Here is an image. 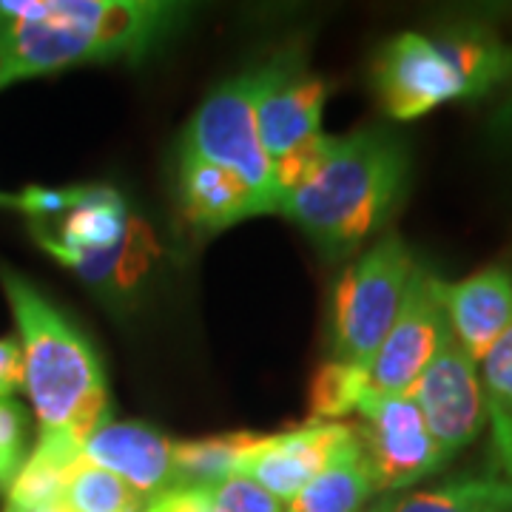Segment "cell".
Masks as SVG:
<instances>
[{
  "mask_svg": "<svg viewBox=\"0 0 512 512\" xmlns=\"http://www.w3.org/2000/svg\"><path fill=\"white\" fill-rule=\"evenodd\" d=\"M183 15L185 6L157 0L0 3V89L83 63L140 60Z\"/></svg>",
  "mask_w": 512,
  "mask_h": 512,
  "instance_id": "obj_1",
  "label": "cell"
},
{
  "mask_svg": "<svg viewBox=\"0 0 512 512\" xmlns=\"http://www.w3.org/2000/svg\"><path fill=\"white\" fill-rule=\"evenodd\" d=\"M410 183V151L387 128L328 137L311 177L279 200L276 217L293 222L325 259L365 248L399 211Z\"/></svg>",
  "mask_w": 512,
  "mask_h": 512,
  "instance_id": "obj_2",
  "label": "cell"
},
{
  "mask_svg": "<svg viewBox=\"0 0 512 512\" xmlns=\"http://www.w3.org/2000/svg\"><path fill=\"white\" fill-rule=\"evenodd\" d=\"M23 350V387L37 416V447L80 461L109 421V384L89 339L18 271L0 265Z\"/></svg>",
  "mask_w": 512,
  "mask_h": 512,
  "instance_id": "obj_3",
  "label": "cell"
},
{
  "mask_svg": "<svg viewBox=\"0 0 512 512\" xmlns=\"http://www.w3.org/2000/svg\"><path fill=\"white\" fill-rule=\"evenodd\" d=\"M512 77V46L484 23L439 35L390 37L373 63V89L387 117L407 123L458 100H481Z\"/></svg>",
  "mask_w": 512,
  "mask_h": 512,
  "instance_id": "obj_4",
  "label": "cell"
},
{
  "mask_svg": "<svg viewBox=\"0 0 512 512\" xmlns=\"http://www.w3.org/2000/svg\"><path fill=\"white\" fill-rule=\"evenodd\" d=\"M416 259L399 234L370 245L342 271L333 293L330 342L333 359L370 370L393 328Z\"/></svg>",
  "mask_w": 512,
  "mask_h": 512,
  "instance_id": "obj_5",
  "label": "cell"
},
{
  "mask_svg": "<svg viewBox=\"0 0 512 512\" xmlns=\"http://www.w3.org/2000/svg\"><path fill=\"white\" fill-rule=\"evenodd\" d=\"M208 163L239 174L254 188L262 202L276 214L274 165L262 146L254 109V72L225 80L205 97L194 120L188 123L183 148Z\"/></svg>",
  "mask_w": 512,
  "mask_h": 512,
  "instance_id": "obj_6",
  "label": "cell"
},
{
  "mask_svg": "<svg viewBox=\"0 0 512 512\" xmlns=\"http://www.w3.org/2000/svg\"><path fill=\"white\" fill-rule=\"evenodd\" d=\"M353 427L376 493L407 490L447 464L433 441L419 404L407 393H367Z\"/></svg>",
  "mask_w": 512,
  "mask_h": 512,
  "instance_id": "obj_7",
  "label": "cell"
},
{
  "mask_svg": "<svg viewBox=\"0 0 512 512\" xmlns=\"http://www.w3.org/2000/svg\"><path fill=\"white\" fill-rule=\"evenodd\" d=\"M450 333L453 330L441 299V279L427 265L416 262L399 316L367 370L370 393H410Z\"/></svg>",
  "mask_w": 512,
  "mask_h": 512,
  "instance_id": "obj_8",
  "label": "cell"
},
{
  "mask_svg": "<svg viewBox=\"0 0 512 512\" xmlns=\"http://www.w3.org/2000/svg\"><path fill=\"white\" fill-rule=\"evenodd\" d=\"M407 396L419 404L427 430L447 461L470 447L490 424V402L478 362L453 333Z\"/></svg>",
  "mask_w": 512,
  "mask_h": 512,
  "instance_id": "obj_9",
  "label": "cell"
},
{
  "mask_svg": "<svg viewBox=\"0 0 512 512\" xmlns=\"http://www.w3.org/2000/svg\"><path fill=\"white\" fill-rule=\"evenodd\" d=\"M328 83L313 74L299 49H282L254 69V109L259 137L271 163L322 134Z\"/></svg>",
  "mask_w": 512,
  "mask_h": 512,
  "instance_id": "obj_10",
  "label": "cell"
},
{
  "mask_svg": "<svg viewBox=\"0 0 512 512\" xmlns=\"http://www.w3.org/2000/svg\"><path fill=\"white\" fill-rule=\"evenodd\" d=\"M353 441V427L345 421H308L279 436H262L242 461L239 476H248L276 501L288 504Z\"/></svg>",
  "mask_w": 512,
  "mask_h": 512,
  "instance_id": "obj_11",
  "label": "cell"
},
{
  "mask_svg": "<svg viewBox=\"0 0 512 512\" xmlns=\"http://www.w3.org/2000/svg\"><path fill=\"white\" fill-rule=\"evenodd\" d=\"M80 461L109 470L148 501L177 487L174 441L140 421H106L86 441Z\"/></svg>",
  "mask_w": 512,
  "mask_h": 512,
  "instance_id": "obj_12",
  "label": "cell"
},
{
  "mask_svg": "<svg viewBox=\"0 0 512 512\" xmlns=\"http://www.w3.org/2000/svg\"><path fill=\"white\" fill-rule=\"evenodd\" d=\"M441 299L456 342L478 365L512 325V268L487 265L458 282H441Z\"/></svg>",
  "mask_w": 512,
  "mask_h": 512,
  "instance_id": "obj_13",
  "label": "cell"
},
{
  "mask_svg": "<svg viewBox=\"0 0 512 512\" xmlns=\"http://www.w3.org/2000/svg\"><path fill=\"white\" fill-rule=\"evenodd\" d=\"M126 200L109 185H77L72 208L49 225H32L35 239L55 256L69 262L72 256L103 254L117 248L131 228Z\"/></svg>",
  "mask_w": 512,
  "mask_h": 512,
  "instance_id": "obj_14",
  "label": "cell"
},
{
  "mask_svg": "<svg viewBox=\"0 0 512 512\" xmlns=\"http://www.w3.org/2000/svg\"><path fill=\"white\" fill-rule=\"evenodd\" d=\"M177 188L185 217L202 231H222L251 217L271 214V208L239 174L191 151H180Z\"/></svg>",
  "mask_w": 512,
  "mask_h": 512,
  "instance_id": "obj_15",
  "label": "cell"
},
{
  "mask_svg": "<svg viewBox=\"0 0 512 512\" xmlns=\"http://www.w3.org/2000/svg\"><path fill=\"white\" fill-rule=\"evenodd\" d=\"M384 512H512V478L456 476L384 501Z\"/></svg>",
  "mask_w": 512,
  "mask_h": 512,
  "instance_id": "obj_16",
  "label": "cell"
},
{
  "mask_svg": "<svg viewBox=\"0 0 512 512\" xmlns=\"http://www.w3.org/2000/svg\"><path fill=\"white\" fill-rule=\"evenodd\" d=\"M373 493L376 487L367 473L359 441H353L322 476L313 478L302 493L285 504V512H359Z\"/></svg>",
  "mask_w": 512,
  "mask_h": 512,
  "instance_id": "obj_17",
  "label": "cell"
},
{
  "mask_svg": "<svg viewBox=\"0 0 512 512\" xmlns=\"http://www.w3.org/2000/svg\"><path fill=\"white\" fill-rule=\"evenodd\" d=\"M262 436L254 433H225L208 439L174 441V473L177 487L214 484L222 478L239 476L245 456L254 450Z\"/></svg>",
  "mask_w": 512,
  "mask_h": 512,
  "instance_id": "obj_18",
  "label": "cell"
},
{
  "mask_svg": "<svg viewBox=\"0 0 512 512\" xmlns=\"http://www.w3.org/2000/svg\"><path fill=\"white\" fill-rule=\"evenodd\" d=\"M77 461H69L55 450L35 447L20 473L6 490L3 512H40L63 498L66 481Z\"/></svg>",
  "mask_w": 512,
  "mask_h": 512,
  "instance_id": "obj_19",
  "label": "cell"
},
{
  "mask_svg": "<svg viewBox=\"0 0 512 512\" xmlns=\"http://www.w3.org/2000/svg\"><path fill=\"white\" fill-rule=\"evenodd\" d=\"M69 512H143V498L109 470L77 461L63 498Z\"/></svg>",
  "mask_w": 512,
  "mask_h": 512,
  "instance_id": "obj_20",
  "label": "cell"
},
{
  "mask_svg": "<svg viewBox=\"0 0 512 512\" xmlns=\"http://www.w3.org/2000/svg\"><path fill=\"white\" fill-rule=\"evenodd\" d=\"M370 393L367 387V370L328 359L313 373L308 404H311V421H342L356 413L359 402Z\"/></svg>",
  "mask_w": 512,
  "mask_h": 512,
  "instance_id": "obj_21",
  "label": "cell"
},
{
  "mask_svg": "<svg viewBox=\"0 0 512 512\" xmlns=\"http://www.w3.org/2000/svg\"><path fill=\"white\" fill-rule=\"evenodd\" d=\"M29 447V413L15 399H0V493L9 490Z\"/></svg>",
  "mask_w": 512,
  "mask_h": 512,
  "instance_id": "obj_22",
  "label": "cell"
},
{
  "mask_svg": "<svg viewBox=\"0 0 512 512\" xmlns=\"http://www.w3.org/2000/svg\"><path fill=\"white\" fill-rule=\"evenodd\" d=\"M208 487V512H285L268 490H262L248 476H231L205 484Z\"/></svg>",
  "mask_w": 512,
  "mask_h": 512,
  "instance_id": "obj_23",
  "label": "cell"
},
{
  "mask_svg": "<svg viewBox=\"0 0 512 512\" xmlns=\"http://www.w3.org/2000/svg\"><path fill=\"white\" fill-rule=\"evenodd\" d=\"M478 370H481L490 410L512 419V325L481 359Z\"/></svg>",
  "mask_w": 512,
  "mask_h": 512,
  "instance_id": "obj_24",
  "label": "cell"
},
{
  "mask_svg": "<svg viewBox=\"0 0 512 512\" xmlns=\"http://www.w3.org/2000/svg\"><path fill=\"white\" fill-rule=\"evenodd\" d=\"M143 512H208V487L205 484L174 487L168 493L151 498Z\"/></svg>",
  "mask_w": 512,
  "mask_h": 512,
  "instance_id": "obj_25",
  "label": "cell"
},
{
  "mask_svg": "<svg viewBox=\"0 0 512 512\" xmlns=\"http://www.w3.org/2000/svg\"><path fill=\"white\" fill-rule=\"evenodd\" d=\"M23 387V350L15 339H0V399H12Z\"/></svg>",
  "mask_w": 512,
  "mask_h": 512,
  "instance_id": "obj_26",
  "label": "cell"
},
{
  "mask_svg": "<svg viewBox=\"0 0 512 512\" xmlns=\"http://www.w3.org/2000/svg\"><path fill=\"white\" fill-rule=\"evenodd\" d=\"M490 424H493V453L501 476L512 478V419L490 410Z\"/></svg>",
  "mask_w": 512,
  "mask_h": 512,
  "instance_id": "obj_27",
  "label": "cell"
},
{
  "mask_svg": "<svg viewBox=\"0 0 512 512\" xmlns=\"http://www.w3.org/2000/svg\"><path fill=\"white\" fill-rule=\"evenodd\" d=\"M493 131L501 137V143H507L512 148V97L493 117Z\"/></svg>",
  "mask_w": 512,
  "mask_h": 512,
  "instance_id": "obj_28",
  "label": "cell"
},
{
  "mask_svg": "<svg viewBox=\"0 0 512 512\" xmlns=\"http://www.w3.org/2000/svg\"><path fill=\"white\" fill-rule=\"evenodd\" d=\"M40 512H69V510H66V504H63V501H57V504H49V507H43Z\"/></svg>",
  "mask_w": 512,
  "mask_h": 512,
  "instance_id": "obj_29",
  "label": "cell"
},
{
  "mask_svg": "<svg viewBox=\"0 0 512 512\" xmlns=\"http://www.w3.org/2000/svg\"><path fill=\"white\" fill-rule=\"evenodd\" d=\"M0 205H12V197L9 194H0Z\"/></svg>",
  "mask_w": 512,
  "mask_h": 512,
  "instance_id": "obj_30",
  "label": "cell"
},
{
  "mask_svg": "<svg viewBox=\"0 0 512 512\" xmlns=\"http://www.w3.org/2000/svg\"><path fill=\"white\" fill-rule=\"evenodd\" d=\"M370 512H384V504H379V507H376V510H370Z\"/></svg>",
  "mask_w": 512,
  "mask_h": 512,
  "instance_id": "obj_31",
  "label": "cell"
}]
</instances>
